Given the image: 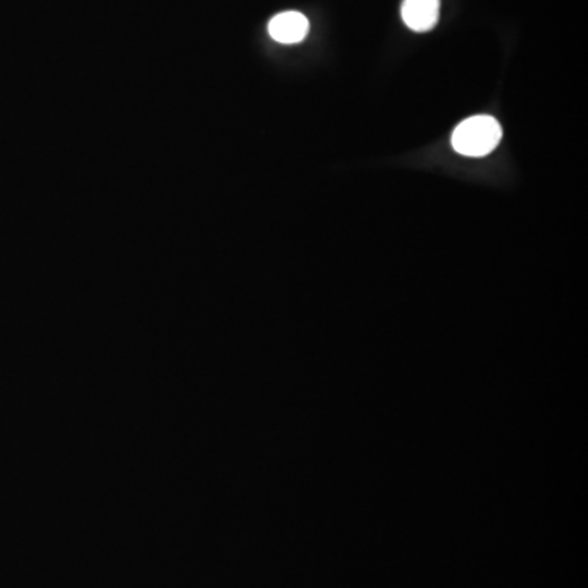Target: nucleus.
Instances as JSON below:
<instances>
[{
	"label": "nucleus",
	"mask_w": 588,
	"mask_h": 588,
	"mask_svg": "<svg viewBox=\"0 0 588 588\" xmlns=\"http://www.w3.org/2000/svg\"><path fill=\"white\" fill-rule=\"evenodd\" d=\"M401 14L410 30L430 32L440 20V0H404Z\"/></svg>",
	"instance_id": "3"
},
{
	"label": "nucleus",
	"mask_w": 588,
	"mask_h": 588,
	"mask_svg": "<svg viewBox=\"0 0 588 588\" xmlns=\"http://www.w3.org/2000/svg\"><path fill=\"white\" fill-rule=\"evenodd\" d=\"M268 33L273 40L283 45H294L308 36L309 20L301 12H283L275 15L268 23Z\"/></svg>",
	"instance_id": "2"
},
{
	"label": "nucleus",
	"mask_w": 588,
	"mask_h": 588,
	"mask_svg": "<svg viewBox=\"0 0 588 588\" xmlns=\"http://www.w3.org/2000/svg\"><path fill=\"white\" fill-rule=\"evenodd\" d=\"M502 139V126L494 116H471L456 126L451 134V146L466 157L489 156Z\"/></svg>",
	"instance_id": "1"
}]
</instances>
